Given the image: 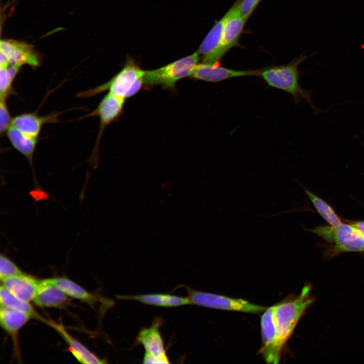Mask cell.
<instances>
[{"instance_id": "15", "label": "cell", "mask_w": 364, "mask_h": 364, "mask_svg": "<svg viewBox=\"0 0 364 364\" xmlns=\"http://www.w3.org/2000/svg\"><path fill=\"white\" fill-rule=\"evenodd\" d=\"M6 133L13 147L27 159L33 172L34 183L38 186L33 166V155L38 138L26 134L11 125Z\"/></svg>"}, {"instance_id": "19", "label": "cell", "mask_w": 364, "mask_h": 364, "mask_svg": "<svg viewBox=\"0 0 364 364\" xmlns=\"http://www.w3.org/2000/svg\"><path fill=\"white\" fill-rule=\"evenodd\" d=\"M119 299L133 300L143 304L162 307H176L191 304L188 297L169 294H145L135 295H118Z\"/></svg>"}, {"instance_id": "22", "label": "cell", "mask_w": 364, "mask_h": 364, "mask_svg": "<svg viewBox=\"0 0 364 364\" xmlns=\"http://www.w3.org/2000/svg\"><path fill=\"white\" fill-rule=\"evenodd\" d=\"M0 301L1 306L28 313L32 315L33 318L46 322L40 316L29 302L23 301L15 297L2 284L0 288Z\"/></svg>"}, {"instance_id": "6", "label": "cell", "mask_w": 364, "mask_h": 364, "mask_svg": "<svg viewBox=\"0 0 364 364\" xmlns=\"http://www.w3.org/2000/svg\"><path fill=\"white\" fill-rule=\"evenodd\" d=\"M342 252L364 251V236L355 227L346 224L318 226L311 231Z\"/></svg>"}, {"instance_id": "8", "label": "cell", "mask_w": 364, "mask_h": 364, "mask_svg": "<svg viewBox=\"0 0 364 364\" xmlns=\"http://www.w3.org/2000/svg\"><path fill=\"white\" fill-rule=\"evenodd\" d=\"M275 308L276 305L267 308L261 318L262 345L259 353L267 363H278L281 357L278 348Z\"/></svg>"}, {"instance_id": "27", "label": "cell", "mask_w": 364, "mask_h": 364, "mask_svg": "<svg viewBox=\"0 0 364 364\" xmlns=\"http://www.w3.org/2000/svg\"><path fill=\"white\" fill-rule=\"evenodd\" d=\"M261 0H241L240 7L242 14L248 18Z\"/></svg>"}, {"instance_id": "18", "label": "cell", "mask_w": 364, "mask_h": 364, "mask_svg": "<svg viewBox=\"0 0 364 364\" xmlns=\"http://www.w3.org/2000/svg\"><path fill=\"white\" fill-rule=\"evenodd\" d=\"M33 301L40 307H61L67 303L68 300L67 295L60 288L44 279L40 281Z\"/></svg>"}, {"instance_id": "11", "label": "cell", "mask_w": 364, "mask_h": 364, "mask_svg": "<svg viewBox=\"0 0 364 364\" xmlns=\"http://www.w3.org/2000/svg\"><path fill=\"white\" fill-rule=\"evenodd\" d=\"M261 69L235 70L220 66L217 64H198L191 77L207 82H217L229 78L244 76H260Z\"/></svg>"}, {"instance_id": "4", "label": "cell", "mask_w": 364, "mask_h": 364, "mask_svg": "<svg viewBox=\"0 0 364 364\" xmlns=\"http://www.w3.org/2000/svg\"><path fill=\"white\" fill-rule=\"evenodd\" d=\"M199 60V53L196 52L161 68L146 71L143 86L150 88L161 85L165 88H173L179 80L191 76Z\"/></svg>"}, {"instance_id": "21", "label": "cell", "mask_w": 364, "mask_h": 364, "mask_svg": "<svg viewBox=\"0 0 364 364\" xmlns=\"http://www.w3.org/2000/svg\"><path fill=\"white\" fill-rule=\"evenodd\" d=\"M48 282L60 288L67 296L89 304L98 301V297L91 294L73 281L63 277L47 279Z\"/></svg>"}, {"instance_id": "17", "label": "cell", "mask_w": 364, "mask_h": 364, "mask_svg": "<svg viewBox=\"0 0 364 364\" xmlns=\"http://www.w3.org/2000/svg\"><path fill=\"white\" fill-rule=\"evenodd\" d=\"M59 114L39 116L34 113H23L13 117L11 125L26 134L38 138L42 126L47 123L57 122Z\"/></svg>"}, {"instance_id": "5", "label": "cell", "mask_w": 364, "mask_h": 364, "mask_svg": "<svg viewBox=\"0 0 364 364\" xmlns=\"http://www.w3.org/2000/svg\"><path fill=\"white\" fill-rule=\"evenodd\" d=\"M191 304L208 308L240 311L250 313L264 312L267 307L219 294L197 291L187 288Z\"/></svg>"}, {"instance_id": "14", "label": "cell", "mask_w": 364, "mask_h": 364, "mask_svg": "<svg viewBox=\"0 0 364 364\" xmlns=\"http://www.w3.org/2000/svg\"><path fill=\"white\" fill-rule=\"evenodd\" d=\"M1 281L2 284L10 292L26 302L33 300L40 281L24 273L8 277Z\"/></svg>"}, {"instance_id": "9", "label": "cell", "mask_w": 364, "mask_h": 364, "mask_svg": "<svg viewBox=\"0 0 364 364\" xmlns=\"http://www.w3.org/2000/svg\"><path fill=\"white\" fill-rule=\"evenodd\" d=\"M124 101L125 99L108 92L97 108L85 116H98L100 121L99 133L93 154V157L95 155L97 156V150L104 129L110 123L117 120L121 115Z\"/></svg>"}, {"instance_id": "24", "label": "cell", "mask_w": 364, "mask_h": 364, "mask_svg": "<svg viewBox=\"0 0 364 364\" xmlns=\"http://www.w3.org/2000/svg\"><path fill=\"white\" fill-rule=\"evenodd\" d=\"M21 67L12 65L0 67L1 98L7 99L13 93V82Z\"/></svg>"}, {"instance_id": "23", "label": "cell", "mask_w": 364, "mask_h": 364, "mask_svg": "<svg viewBox=\"0 0 364 364\" xmlns=\"http://www.w3.org/2000/svg\"><path fill=\"white\" fill-rule=\"evenodd\" d=\"M304 190L317 211L329 224L332 226H336L342 223L340 219L330 205L308 190L305 188Z\"/></svg>"}, {"instance_id": "25", "label": "cell", "mask_w": 364, "mask_h": 364, "mask_svg": "<svg viewBox=\"0 0 364 364\" xmlns=\"http://www.w3.org/2000/svg\"><path fill=\"white\" fill-rule=\"evenodd\" d=\"M23 272L10 258L4 254L0 255V278L1 280Z\"/></svg>"}, {"instance_id": "10", "label": "cell", "mask_w": 364, "mask_h": 364, "mask_svg": "<svg viewBox=\"0 0 364 364\" xmlns=\"http://www.w3.org/2000/svg\"><path fill=\"white\" fill-rule=\"evenodd\" d=\"M225 14L211 28L200 46L198 53L204 63H218L228 52L223 43L222 33Z\"/></svg>"}, {"instance_id": "7", "label": "cell", "mask_w": 364, "mask_h": 364, "mask_svg": "<svg viewBox=\"0 0 364 364\" xmlns=\"http://www.w3.org/2000/svg\"><path fill=\"white\" fill-rule=\"evenodd\" d=\"M40 64V58L31 45L14 40L1 41L0 66L28 65L36 68Z\"/></svg>"}, {"instance_id": "3", "label": "cell", "mask_w": 364, "mask_h": 364, "mask_svg": "<svg viewBox=\"0 0 364 364\" xmlns=\"http://www.w3.org/2000/svg\"><path fill=\"white\" fill-rule=\"evenodd\" d=\"M146 71L133 61L128 60L123 68L108 82L94 88L78 93V97H89L108 90L125 99L136 94L144 85Z\"/></svg>"}, {"instance_id": "2", "label": "cell", "mask_w": 364, "mask_h": 364, "mask_svg": "<svg viewBox=\"0 0 364 364\" xmlns=\"http://www.w3.org/2000/svg\"><path fill=\"white\" fill-rule=\"evenodd\" d=\"M307 58L302 54L288 64L263 68L260 77L269 86L290 94L296 104L305 100L316 112L311 92L301 87L298 80V67Z\"/></svg>"}, {"instance_id": "13", "label": "cell", "mask_w": 364, "mask_h": 364, "mask_svg": "<svg viewBox=\"0 0 364 364\" xmlns=\"http://www.w3.org/2000/svg\"><path fill=\"white\" fill-rule=\"evenodd\" d=\"M238 0L225 14L222 40L225 48L229 51L236 47L248 19L242 13L240 3Z\"/></svg>"}, {"instance_id": "12", "label": "cell", "mask_w": 364, "mask_h": 364, "mask_svg": "<svg viewBox=\"0 0 364 364\" xmlns=\"http://www.w3.org/2000/svg\"><path fill=\"white\" fill-rule=\"evenodd\" d=\"M163 321L161 318L157 317L150 327L142 328L136 337L135 344H142L145 352L158 358L163 363H169L170 361L159 330Z\"/></svg>"}, {"instance_id": "16", "label": "cell", "mask_w": 364, "mask_h": 364, "mask_svg": "<svg viewBox=\"0 0 364 364\" xmlns=\"http://www.w3.org/2000/svg\"><path fill=\"white\" fill-rule=\"evenodd\" d=\"M46 323L55 329L61 336L68 344L70 351L79 362L87 364L107 363L105 359L98 357L71 335L62 324L56 323L51 321H47Z\"/></svg>"}, {"instance_id": "26", "label": "cell", "mask_w": 364, "mask_h": 364, "mask_svg": "<svg viewBox=\"0 0 364 364\" xmlns=\"http://www.w3.org/2000/svg\"><path fill=\"white\" fill-rule=\"evenodd\" d=\"M6 99H0V131L1 134L6 132L11 124L12 117L6 103Z\"/></svg>"}, {"instance_id": "20", "label": "cell", "mask_w": 364, "mask_h": 364, "mask_svg": "<svg viewBox=\"0 0 364 364\" xmlns=\"http://www.w3.org/2000/svg\"><path fill=\"white\" fill-rule=\"evenodd\" d=\"M33 318L30 314L1 306L0 324L2 328L9 334L17 346V336L20 330L30 320Z\"/></svg>"}, {"instance_id": "28", "label": "cell", "mask_w": 364, "mask_h": 364, "mask_svg": "<svg viewBox=\"0 0 364 364\" xmlns=\"http://www.w3.org/2000/svg\"><path fill=\"white\" fill-rule=\"evenodd\" d=\"M352 225L360 231L364 236V221L357 222Z\"/></svg>"}, {"instance_id": "1", "label": "cell", "mask_w": 364, "mask_h": 364, "mask_svg": "<svg viewBox=\"0 0 364 364\" xmlns=\"http://www.w3.org/2000/svg\"><path fill=\"white\" fill-rule=\"evenodd\" d=\"M311 286H304L299 295L276 304L275 318L278 348L282 351L307 308L314 302Z\"/></svg>"}]
</instances>
